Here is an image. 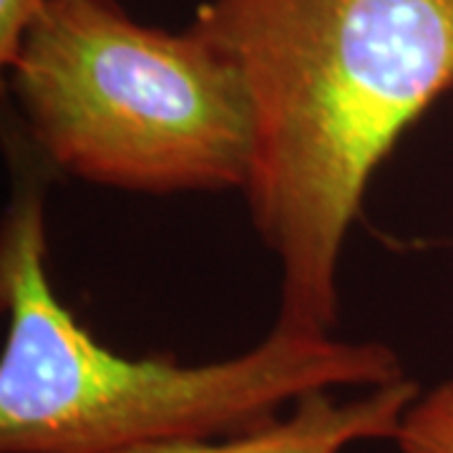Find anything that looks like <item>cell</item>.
I'll return each instance as SVG.
<instances>
[{
  "mask_svg": "<svg viewBox=\"0 0 453 453\" xmlns=\"http://www.w3.org/2000/svg\"><path fill=\"white\" fill-rule=\"evenodd\" d=\"M192 28L242 76V192L280 262V323L338 325L342 244L375 169L453 91V0H207Z\"/></svg>",
  "mask_w": 453,
  "mask_h": 453,
  "instance_id": "1",
  "label": "cell"
},
{
  "mask_svg": "<svg viewBox=\"0 0 453 453\" xmlns=\"http://www.w3.org/2000/svg\"><path fill=\"white\" fill-rule=\"evenodd\" d=\"M0 453H113L225 438L275 421L312 390L405 378L386 342L280 323L242 356L181 365L101 345L53 290L43 189L20 184L0 229Z\"/></svg>",
  "mask_w": 453,
  "mask_h": 453,
  "instance_id": "2",
  "label": "cell"
},
{
  "mask_svg": "<svg viewBox=\"0 0 453 453\" xmlns=\"http://www.w3.org/2000/svg\"><path fill=\"white\" fill-rule=\"evenodd\" d=\"M11 81L33 144L65 174L142 195L247 187V88L192 26H144L116 0H49Z\"/></svg>",
  "mask_w": 453,
  "mask_h": 453,
  "instance_id": "3",
  "label": "cell"
},
{
  "mask_svg": "<svg viewBox=\"0 0 453 453\" xmlns=\"http://www.w3.org/2000/svg\"><path fill=\"white\" fill-rule=\"evenodd\" d=\"M418 395L421 386L408 375L345 401L335 390H312L290 405L288 416L237 436L164 441L113 453H342L353 443L393 441Z\"/></svg>",
  "mask_w": 453,
  "mask_h": 453,
  "instance_id": "4",
  "label": "cell"
},
{
  "mask_svg": "<svg viewBox=\"0 0 453 453\" xmlns=\"http://www.w3.org/2000/svg\"><path fill=\"white\" fill-rule=\"evenodd\" d=\"M393 443L401 453H453V378L411 403Z\"/></svg>",
  "mask_w": 453,
  "mask_h": 453,
  "instance_id": "5",
  "label": "cell"
},
{
  "mask_svg": "<svg viewBox=\"0 0 453 453\" xmlns=\"http://www.w3.org/2000/svg\"><path fill=\"white\" fill-rule=\"evenodd\" d=\"M49 0H0V64H16L23 41Z\"/></svg>",
  "mask_w": 453,
  "mask_h": 453,
  "instance_id": "6",
  "label": "cell"
}]
</instances>
